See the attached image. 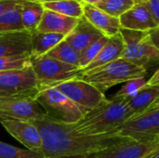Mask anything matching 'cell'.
Here are the masks:
<instances>
[{
    "mask_svg": "<svg viewBox=\"0 0 159 158\" xmlns=\"http://www.w3.org/2000/svg\"><path fill=\"white\" fill-rule=\"evenodd\" d=\"M32 122L41 133L42 154L47 158L90 157L126 140L114 136L81 134L72 125L53 121L48 117Z\"/></svg>",
    "mask_w": 159,
    "mask_h": 158,
    "instance_id": "cell-1",
    "label": "cell"
},
{
    "mask_svg": "<svg viewBox=\"0 0 159 158\" xmlns=\"http://www.w3.org/2000/svg\"><path fill=\"white\" fill-rule=\"evenodd\" d=\"M133 115L126 99L113 98L97 108L89 111L73 128L79 133L89 136H111L124 122Z\"/></svg>",
    "mask_w": 159,
    "mask_h": 158,
    "instance_id": "cell-2",
    "label": "cell"
},
{
    "mask_svg": "<svg viewBox=\"0 0 159 158\" xmlns=\"http://www.w3.org/2000/svg\"><path fill=\"white\" fill-rule=\"evenodd\" d=\"M147 74L146 68L135 65L123 59H118L103 66L84 73L80 79L91 84L104 93L110 88L129 80L143 77Z\"/></svg>",
    "mask_w": 159,
    "mask_h": 158,
    "instance_id": "cell-3",
    "label": "cell"
},
{
    "mask_svg": "<svg viewBox=\"0 0 159 158\" xmlns=\"http://www.w3.org/2000/svg\"><path fill=\"white\" fill-rule=\"evenodd\" d=\"M34 100L44 109L48 118L63 124H75L89 112L54 88H41Z\"/></svg>",
    "mask_w": 159,
    "mask_h": 158,
    "instance_id": "cell-4",
    "label": "cell"
},
{
    "mask_svg": "<svg viewBox=\"0 0 159 158\" xmlns=\"http://www.w3.org/2000/svg\"><path fill=\"white\" fill-rule=\"evenodd\" d=\"M124 50L120 59L146 68L149 63L159 61V50L154 46L148 32L120 29Z\"/></svg>",
    "mask_w": 159,
    "mask_h": 158,
    "instance_id": "cell-5",
    "label": "cell"
},
{
    "mask_svg": "<svg viewBox=\"0 0 159 158\" xmlns=\"http://www.w3.org/2000/svg\"><path fill=\"white\" fill-rule=\"evenodd\" d=\"M31 67L39 82L40 88L66 80L80 78L83 75L82 70L79 67L64 63L47 55L31 57Z\"/></svg>",
    "mask_w": 159,
    "mask_h": 158,
    "instance_id": "cell-6",
    "label": "cell"
},
{
    "mask_svg": "<svg viewBox=\"0 0 159 158\" xmlns=\"http://www.w3.org/2000/svg\"><path fill=\"white\" fill-rule=\"evenodd\" d=\"M158 135L159 107L155 103L147 111L124 122L111 134L136 142L152 140Z\"/></svg>",
    "mask_w": 159,
    "mask_h": 158,
    "instance_id": "cell-7",
    "label": "cell"
},
{
    "mask_svg": "<svg viewBox=\"0 0 159 158\" xmlns=\"http://www.w3.org/2000/svg\"><path fill=\"white\" fill-rule=\"evenodd\" d=\"M48 88H56L69 98L73 102L87 111L97 108L108 100L104 93L80 78L66 80L61 83L53 84Z\"/></svg>",
    "mask_w": 159,
    "mask_h": 158,
    "instance_id": "cell-8",
    "label": "cell"
},
{
    "mask_svg": "<svg viewBox=\"0 0 159 158\" xmlns=\"http://www.w3.org/2000/svg\"><path fill=\"white\" fill-rule=\"evenodd\" d=\"M40 89L32 67L0 72V92L7 96L34 97Z\"/></svg>",
    "mask_w": 159,
    "mask_h": 158,
    "instance_id": "cell-9",
    "label": "cell"
},
{
    "mask_svg": "<svg viewBox=\"0 0 159 158\" xmlns=\"http://www.w3.org/2000/svg\"><path fill=\"white\" fill-rule=\"evenodd\" d=\"M45 117L46 112L34 97H0V118L34 121Z\"/></svg>",
    "mask_w": 159,
    "mask_h": 158,
    "instance_id": "cell-10",
    "label": "cell"
},
{
    "mask_svg": "<svg viewBox=\"0 0 159 158\" xmlns=\"http://www.w3.org/2000/svg\"><path fill=\"white\" fill-rule=\"evenodd\" d=\"M159 154V135L148 141L126 139L122 142L92 156V158H152Z\"/></svg>",
    "mask_w": 159,
    "mask_h": 158,
    "instance_id": "cell-11",
    "label": "cell"
},
{
    "mask_svg": "<svg viewBox=\"0 0 159 158\" xmlns=\"http://www.w3.org/2000/svg\"><path fill=\"white\" fill-rule=\"evenodd\" d=\"M0 124L7 133L24 145L26 149L42 154V136L37 127L32 121L0 118Z\"/></svg>",
    "mask_w": 159,
    "mask_h": 158,
    "instance_id": "cell-12",
    "label": "cell"
},
{
    "mask_svg": "<svg viewBox=\"0 0 159 158\" xmlns=\"http://www.w3.org/2000/svg\"><path fill=\"white\" fill-rule=\"evenodd\" d=\"M32 34L26 30L0 34V57L30 55Z\"/></svg>",
    "mask_w": 159,
    "mask_h": 158,
    "instance_id": "cell-13",
    "label": "cell"
},
{
    "mask_svg": "<svg viewBox=\"0 0 159 158\" xmlns=\"http://www.w3.org/2000/svg\"><path fill=\"white\" fill-rule=\"evenodd\" d=\"M122 29L149 32L157 25L154 21L146 3H136L130 9L119 17Z\"/></svg>",
    "mask_w": 159,
    "mask_h": 158,
    "instance_id": "cell-14",
    "label": "cell"
},
{
    "mask_svg": "<svg viewBox=\"0 0 159 158\" xmlns=\"http://www.w3.org/2000/svg\"><path fill=\"white\" fill-rule=\"evenodd\" d=\"M84 5L83 16L104 36L112 37L120 33L119 19L113 17L96 6Z\"/></svg>",
    "mask_w": 159,
    "mask_h": 158,
    "instance_id": "cell-15",
    "label": "cell"
},
{
    "mask_svg": "<svg viewBox=\"0 0 159 158\" xmlns=\"http://www.w3.org/2000/svg\"><path fill=\"white\" fill-rule=\"evenodd\" d=\"M102 36L104 35L83 16L78 20L73 31L65 36L64 40L77 51L81 52Z\"/></svg>",
    "mask_w": 159,
    "mask_h": 158,
    "instance_id": "cell-16",
    "label": "cell"
},
{
    "mask_svg": "<svg viewBox=\"0 0 159 158\" xmlns=\"http://www.w3.org/2000/svg\"><path fill=\"white\" fill-rule=\"evenodd\" d=\"M78 20L79 19L64 16L60 13L45 9L43 18L36 31L60 34L66 36L75 27Z\"/></svg>",
    "mask_w": 159,
    "mask_h": 158,
    "instance_id": "cell-17",
    "label": "cell"
},
{
    "mask_svg": "<svg viewBox=\"0 0 159 158\" xmlns=\"http://www.w3.org/2000/svg\"><path fill=\"white\" fill-rule=\"evenodd\" d=\"M124 41L120 34L109 37L108 41L99 52L97 57L84 69L82 73H87L101 66H103L109 62L116 61L121 58V55L124 50Z\"/></svg>",
    "mask_w": 159,
    "mask_h": 158,
    "instance_id": "cell-18",
    "label": "cell"
},
{
    "mask_svg": "<svg viewBox=\"0 0 159 158\" xmlns=\"http://www.w3.org/2000/svg\"><path fill=\"white\" fill-rule=\"evenodd\" d=\"M158 98L159 87L146 84L134 96L126 99V101L128 106L133 114L132 117H135L147 111L157 101Z\"/></svg>",
    "mask_w": 159,
    "mask_h": 158,
    "instance_id": "cell-19",
    "label": "cell"
},
{
    "mask_svg": "<svg viewBox=\"0 0 159 158\" xmlns=\"http://www.w3.org/2000/svg\"><path fill=\"white\" fill-rule=\"evenodd\" d=\"M64 38L65 36L60 34L38 31L32 33L31 57H41L46 55L59 43L64 40Z\"/></svg>",
    "mask_w": 159,
    "mask_h": 158,
    "instance_id": "cell-20",
    "label": "cell"
},
{
    "mask_svg": "<svg viewBox=\"0 0 159 158\" xmlns=\"http://www.w3.org/2000/svg\"><path fill=\"white\" fill-rule=\"evenodd\" d=\"M45 12L42 3L25 0L21 6V20L23 27L31 34L35 32Z\"/></svg>",
    "mask_w": 159,
    "mask_h": 158,
    "instance_id": "cell-21",
    "label": "cell"
},
{
    "mask_svg": "<svg viewBox=\"0 0 159 158\" xmlns=\"http://www.w3.org/2000/svg\"><path fill=\"white\" fill-rule=\"evenodd\" d=\"M45 9L60 13L64 16L80 19L83 17L84 5L80 0H60L43 4Z\"/></svg>",
    "mask_w": 159,
    "mask_h": 158,
    "instance_id": "cell-22",
    "label": "cell"
},
{
    "mask_svg": "<svg viewBox=\"0 0 159 158\" xmlns=\"http://www.w3.org/2000/svg\"><path fill=\"white\" fill-rule=\"evenodd\" d=\"M46 55L50 58L56 59L60 61H62L64 63L79 67L80 52L77 51L75 48H74L65 40H62L61 43H59L54 48H52Z\"/></svg>",
    "mask_w": 159,
    "mask_h": 158,
    "instance_id": "cell-23",
    "label": "cell"
},
{
    "mask_svg": "<svg viewBox=\"0 0 159 158\" xmlns=\"http://www.w3.org/2000/svg\"><path fill=\"white\" fill-rule=\"evenodd\" d=\"M21 6L22 4L0 15V34L25 30L21 20Z\"/></svg>",
    "mask_w": 159,
    "mask_h": 158,
    "instance_id": "cell-24",
    "label": "cell"
},
{
    "mask_svg": "<svg viewBox=\"0 0 159 158\" xmlns=\"http://www.w3.org/2000/svg\"><path fill=\"white\" fill-rule=\"evenodd\" d=\"M136 4L135 0H103L96 7L107 14L118 18Z\"/></svg>",
    "mask_w": 159,
    "mask_h": 158,
    "instance_id": "cell-25",
    "label": "cell"
},
{
    "mask_svg": "<svg viewBox=\"0 0 159 158\" xmlns=\"http://www.w3.org/2000/svg\"><path fill=\"white\" fill-rule=\"evenodd\" d=\"M107 36H102L97 41L90 44L89 47H87L83 51L80 52L79 57V68L81 70H84L99 54V52L102 50V48L104 47L106 42L108 41Z\"/></svg>",
    "mask_w": 159,
    "mask_h": 158,
    "instance_id": "cell-26",
    "label": "cell"
},
{
    "mask_svg": "<svg viewBox=\"0 0 159 158\" xmlns=\"http://www.w3.org/2000/svg\"><path fill=\"white\" fill-rule=\"evenodd\" d=\"M42 154L0 142V158H43Z\"/></svg>",
    "mask_w": 159,
    "mask_h": 158,
    "instance_id": "cell-27",
    "label": "cell"
},
{
    "mask_svg": "<svg viewBox=\"0 0 159 158\" xmlns=\"http://www.w3.org/2000/svg\"><path fill=\"white\" fill-rule=\"evenodd\" d=\"M27 67H31V56L30 55L0 57V72L8 71V70L24 69Z\"/></svg>",
    "mask_w": 159,
    "mask_h": 158,
    "instance_id": "cell-28",
    "label": "cell"
},
{
    "mask_svg": "<svg viewBox=\"0 0 159 158\" xmlns=\"http://www.w3.org/2000/svg\"><path fill=\"white\" fill-rule=\"evenodd\" d=\"M147 81L148 80L146 79L145 76L129 80L125 82L123 87L114 95L113 98H117V99L130 98L134 96L140 89H142L147 84Z\"/></svg>",
    "mask_w": 159,
    "mask_h": 158,
    "instance_id": "cell-29",
    "label": "cell"
},
{
    "mask_svg": "<svg viewBox=\"0 0 159 158\" xmlns=\"http://www.w3.org/2000/svg\"><path fill=\"white\" fill-rule=\"evenodd\" d=\"M149 12L156 22V24L159 25V0H148L146 2Z\"/></svg>",
    "mask_w": 159,
    "mask_h": 158,
    "instance_id": "cell-30",
    "label": "cell"
},
{
    "mask_svg": "<svg viewBox=\"0 0 159 158\" xmlns=\"http://www.w3.org/2000/svg\"><path fill=\"white\" fill-rule=\"evenodd\" d=\"M25 0H0V15L22 4Z\"/></svg>",
    "mask_w": 159,
    "mask_h": 158,
    "instance_id": "cell-31",
    "label": "cell"
},
{
    "mask_svg": "<svg viewBox=\"0 0 159 158\" xmlns=\"http://www.w3.org/2000/svg\"><path fill=\"white\" fill-rule=\"evenodd\" d=\"M149 37L154 46L159 50V25L154 28L153 30L149 31Z\"/></svg>",
    "mask_w": 159,
    "mask_h": 158,
    "instance_id": "cell-32",
    "label": "cell"
},
{
    "mask_svg": "<svg viewBox=\"0 0 159 158\" xmlns=\"http://www.w3.org/2000/svg\"><path fill=\"white\" fill-rule=\"evenodd\" d=\"M147 84L150 86H157L159 87V67L158 69L154 73V74L148 79Z\"/></svg>",
    "mask_w": 159,
    "mask_h": 158,
    "instance_id": "cell-33",
    "label": "cell"
},
{
    "mask_svg": "<svg viewBox=\"0 0 159 158\" xmlns=\"http://www.w3.org/2000/svg\"><path fill=\"white\" fill-rule=\"evenodd\" d=\"M83 4L85 5H92V6H97L100 2L103 0H80Z\"/></svg>",
    "mask_w": 159,
    "mask_h": 158,
    "instance_id": "cell-34",
    "label": "cell"
},
{
    "mask_svg": "<svg viewBox=\"0 0 159 158\" xmlns=\"http://www.w3.org/2000/svg\"><path fill=\"white\" fill-rule=\"evenodd\" d=\"M33 1H36V2H39V3H48V2H54V1H60V0H33Z\"/></svg>",
    "mask_w": 159,
    "mask_h": 158,
    "instance_id": "cell-35",
    "label": "cell"
},
{
    "mask_svg": "<svg viewBox=\"0 0 159 158\" xmlns=\"http://www.w3.org/2000/svg\"><path fill=\"white\" fill-rule=\"evenodd\" d=\"M136 3H146L148 0H135Z\"/></svg>",
    "mask_w": 159,
    "mask_h": 158,
    "instance_id": "cell-36",
    "label": "cell"
},
{
    "mask_svg": "<svg viewBox=\"0 0 159 158\" xmlns=\"http://www.w3.org/2000/svg\"><path fill=\"white\" fill-rule=\"evenodd\" d=\"M0 97H8L7 95H6L5 93H2V92H0Z\"/></svg>",
    "mask_w": 159,
    "mask_h": 158,
    "instance_id": "cell-37",
    "label": "cell"
},
{
    "mask_svg": "<svg viewBox=\"0 0 159 158\" xmlns=\"http://www.w3.org/2000/svg\"><path fill=\"white\" fill-rule=\"evenodd\" d=\"M155 105H156V106H157V107H159V98L157 99V101L155 102Z\"/></svg>",
    "mask_w": 159,
    "mask_h": 158,
    "instance_id": "cell-38",
    "label": "cell"
},
{
    "mask_svg": "<svg viewBox=\"0 0 159 158\" xmlns=\"http://www.w3.org/2000/svg\"><path fill=\"white\" fill-rule=\"evenodd\" d=\"M152 158H159V154H157V156H155L154 157H152Z\"/></svg>",
    "mask_w": 159,
    "mask_h": 158,
    "instance_id": "cell-39",
    "label": "cell"
},
{
    "mask_svg": "<svg viewBox=\"0 0 159 158\" xmlns=\"http://www.w3.org/2000/svg\"><path fill=\"white\" fill-rule=\"evenodd\" d=\"M63 158H89V157H63Z\"/></svg>",
    "mask_w": 159,
    "mask_h": 158,
    "instance_id": "cell-40",
    "label": "cell"
},
{
    "mask_svg": "<svg viewBox=\"0 0 159 158\" xmlns=\"http://www.w3.org/2000/svg\"><path fill=\"white\" fill-rule=\"evenodd\" d=\"M89 158H92V157H91V156H90V157H89Z\"/></svg>",
    "mask_w": 159,
    "mask_h": 158,
    "instance_id": "cell-41",
    "label": "cell"
},
{
    "mask_svg": "<svg viewBox=\"0 0 159 158\" xmlns=\"http://www.w3.org/2000/svg\"><path fill=\"white\" fill-rule=\"evenodd\" d=\"M43 158H47V157H43Z\"/></svg>",
    "mask_w": 159,
    "mask_h": 158,
    "instance_id": "cell-42",
    "label": "cell"
}]
</instances>
